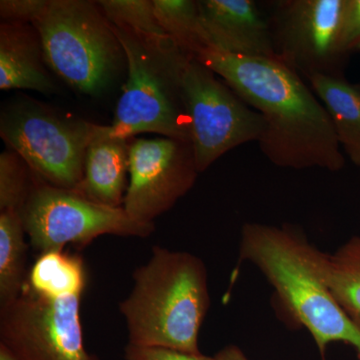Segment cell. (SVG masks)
<instances>
[{
	"instance_id": "obj_20",
	"label": "cell",
	"mask_w": 360,
	"mask_h": 360,
	"mask_svg": "<svg viewBox=\"0 0 360 360\" xmlns=\"http://www.w3.org/2000/svg\"><path fill=\"white\" fill-rule=\"evenodd\" d=\"M106 20L149 39H167L158 23L153 0H101L96 1Z\"/></svg>"
},
{
	"instance_id": "obj_26",
	"label": "cell",
	"mask_w": 360,
	"mask_h": 360,
	"mask_svg": "<svg viewBox=\"0 0 360 360\" xmlns=\"http://www.w3.org/2000/svg\"><path fill=\"white\" fill-rule=\"evenodd\" d=\"M0 360H20L6 347L0 343Z\"/></svg>"
},
{
	"instance_id": "obj_23",
	"label": "cell",
	"mask_w": 360,
	"mask_h": 360,
	"mask_svg": "<svg viewBox=\"0 0 360 360\" xmlns=\"http://www.w3.org/2000/svg\"><path fill=\"white\" fill-rule=\"evenodd\" d=\"M125 360H215L214 356L180 352L165 347H139L129 345L124 348Z\"/></svg>"
},
{
	"instance_id": "obj_21",
	"label": "cell",
	"mask_w": 360,
	"mask_h": 360,
	"mask_svg": "<svg viewBox=\"0 0 360 360\" xmlns=\"http://www.w3.org/2000/svg\"><path fill=\"white\" fill-rule=\"evenodd\" d=\"M37 176L15 151L0 155V212H21L30 198Z\"/></svg>"
},
{
	"instance_id": "obj_25",
	"label": "cell",
	"mask_w": 360,
	"mask_h": 360,
	"mask_svg": "<svg viewBox=\"0 0 360 360\" xmlns=\"http://www.w3.org/2000/svg\"><path fill=\"white\" fill-rule=\"evenodd\" d=\"M215 360H250L243 350L236 345H227L217 352Z\"/></svg>"
},
{
	"instance_id": "obj_3",
	"label": "cell",
	"mask_w": 360,
	"mask_h": 360,
	"mask_svg": "<svg viewBox=\"0 0 360 360\" xmlns=\"http://www.w3.org/2000/svg\"><path fill=\"white\" fill-rule=\"evenodd\" d=\"M207 270L196 255L155 246L134 274L120 303L129 343L200 354L198 336L210 309Z\"/></svg>"
},
{
	"instance_id": "obj_2",
	"label": "cell",
	"mask_w": 360,
	"mask_h": 360,
	"mask_svg": "<svg viewBox=\"0 0 360 360\" xmlns=\"http://www.w3.org/2000/svg\"><path fill=\"white\" fill-rule=\"evenodd\" d=\"M240 258L255 265L276 290L284 311L309 331L326 360L328 345L343 342L360 356V330L329 290V255L293 225L245 224Z\"/></svg>"
},
{
	"instance_id": "obj_18",
	"label": "cell",
	"mask_w": 360,
	"mask_h": 360,
	"mask_svg": "<svg viewBox=\"0 0 360 360\" xmlns=\"http://www.w3.org/2000/svg\"><path fill=\"white\" fill-rule=\"evenodd\" d=\"M153 6L160 27L180 51L195 58L210 51L198 1L153 0Z\"/></svg>"
},
{
	"instance_id": "obj_22",
	"label": "cell",
	"mask_w": 360,
	"mask_h": 360,
	"mask_svg": "<svg viewBox=\"0 0 360 360\" xmlns=\"http://www.w3.org/2000/svg\"><path fill=\"white\" fill-rule=\"evenodd\" d=\"M51 0H1L0 16L2 21L32 25L46 11Z\"/></svg>"
},
{
	"instance_id": "obj_15",
	"label": "cell",
	"mask_w": 360,
	"mask_h": 360,
	"mask_svg": "<svg viewBox=\"0 0 360 360\" xmlns=\"http://www.w3.org/2000/svg\"><path fill=\"white\" fill-rule=\"evenodd\" d=\"M307 80L330 116L340 148L360 167V84L345 75H316Z\"/></svg>"
},
{
	"instance_id": "obj_19",
	"label": "cell",
	"mask_w": 360,
	"mask_h": 360,
	"mask_svg": "<svg viewBox=\"0 0 360 360\" xmlns=\"http://www.w3.org/2000/svg\"><path fill=\"white\" fill-rule=\"evenodd\" d=\"M328 281L336 302L360 330V236L329 255Z\"/></svg>"
},
{
	"instance_id": "obj_12",
	"label": "cell",
	"mask_w": 360,
	"mask_h": 360,
	"mask_svg": "<svg viewBox=\"0 0 360 360\" xmlns=\"http://www.w3.org/2000/svg\"><path fill=\"white\" fill-rule=\"evenodd\" d=\"M210 51L276 58L266 14L255 0H198Z\"/></svg>"
},
{
	"instance_id": "obj_10",
	"label": "cell",
	"mask_w": 360,
	"mask_h": 360,
	"mask_svg": "<svg viewBox=\"0 0 360 360\" xmlns=\"http://www.w3.org/2000/svg\"><path fill=\"white\" fill-rule=\"evenodd\" d=\"M80 300L44 297L25 288L0 307V343L20 360H101L85 348Z\"/></svg>"
},
{
	"instance_id": "obj_7",
	"label": "cell",
	"mask_w": 360,
	"mask_h": 360,
	"mask_svg": "<svg viewBox=\"0 0 360 360\" xmlns=\"http://www.w3.org/2000/svg\"><path fill=\"white\" fill-rule=\"evenodd\" d=\"M181 92L200 174L225 153L264 135V116L198 58L187 63Z\"/></svg>"
},
{
	"instance_id": "obj_17",
	"label": "cell",
	"mask_w": 360,
	"mask_h": 360,
	"mask_svg": "<svg viewBox=\"0 0 360 360\" xmlns=\"http://www.w3.org/2000/svg\"><path fill=\"white\" fill-rule=\"evenodd\" d=\"M25 236L20 212H0V307L14 302L25 290Z\"/></svg>"
},
{
	"instance_id": "obj_1",
	"label": "cell",
	"mask_w": 360,
	"mask_h": 360,
	"mask_svg": "<svg viewBox=\"0 0 360 360\" xmlns=\"http://www.w3.org/2000/svg\"><path fill=\"white\" fill-rule=\"evenodd\" d=\"M265 120L258 141L274 165L340 172L345 165L328 110L302 77L277 58L208 51L198 58Z\"/></svg>"
},
{
	"instance_id": "obj_8",
	"label": "cell",
	"mask_w": 360,
	"mask_h": 360,
	"mask_svg": "<svg viewBox=\"0 0 360 360\" xmlns=\"http://www.w3.org/2000/svg\"><path fill=\"white\" fill-rule=\"evenodd\" d=\"M20 215L30 245L40 255L70 243L84 248L108 234L148 238L155 231V224L137 221L123 207L101 205L37 177Z\"/></svg>"
},
{
	"instance_id": "obj_11",
	"label": "cell",
	"mask_w": 360,
	"mask_h": 360,
	"mask_svg": "<svg viewBox=\"0 0 360 360\" xmlns=\"http://www.w3.org/2000/svg\"><path fill=\"white\" fill-rule=\"evenodd\" d=\"M198 174L191 142L136 139L130 146L129 182L122 207L137 221L155 224L193 188Z\"/></svg>"
},
{
	"instance_id": "obj_16",
	"label": "cell",
	"mask_w": 360,
	"mask_h": 360,
	"mask_svg": "<svg viewBox=\"0 0 360 360\" xmlns=\"http://www.w3.org/2000/svg\"><path fill=\"white\" fill-rule=\"evenodd\" d=\"M86 270L82 258L63 250L41 253L34 262L25 288L49 298L82 296Z\"/></svg>"
},
{
	"instance_id": "obj_24",
	"label": "cell",
	"mask_w": 360,
	"mask_h": 360,
	"mask_svg": "<svg viewBox=\"0 0 360 360\" xmlns=\"http://www.w3.org/2000/svg\"><path fill=\"white\" fill-rule=\"evenodd\" d=\"M342 47L349 56L360 52V0H347L342 25Z\"/></svg>"
},
{
	"instance_id": "obj_9",
	"label": "cell",
	"mask_w": 360,
	"mask_h": 360,
	"mask_svg": "<svg viewBox=\"0 0 360 360\" xmlns=\"http://www.w3.org/2000/svg\"><path fill=\"white\" fill-rule=\"evenodd\" d=\"M347 0H276L266 18L276 58L302 77L345 75L342 47Z\"/></svg>"
},
{
	"instance_id": "obj_6",
	"label": "cell",
	"mask_w": 360,
	"mask_h": 360,
	"mask_svg": "<svg viewBox=\"0 0 360 360\" xmlns=\"http://www.w3.org/2000/svg\"><path fill=\"white\" fill-rule=\"evenodd\" d=\"M103 129L30 97L11 101L0 116V135L8 148L42 182L70 191L82 184L87 148Z\"/></svg>"
},
{
	"instance_id": "obj_5",
	"label": "cell",
	"mask_w": 360,
	"mask_h": 360,
	"mask_svg": "<svg viewBox=\"0 0 360 360\" xmlns=\"http://www.w3.org/2000/svg\"><path fill=\"white\" fill-rule=\"evenodd\" d=\"M32 25L49 70L79 94L101 96L127 65L112 25L96 2L51 0Z\"/></svg>"
},
{
	"instance_id": "obj_14",
	"label": "cell",
	"mask_w": 360,
	"mask_h": 360,
	"mask_svg": "<svg viewBox=\"0 0 360 360\" xmlns=\"http://www.w3.org/2000/svg\"><path fill=\"white\" fill-rule=\"evenodd\" d=\"M131 142L113 134L110 125H103L87 148L84 179L75 191L101 205L122 207L129 182Z\"/></svg>"
},
{
	"instance_id": "obj_13",
	"label": "cell",
	"mask_w": 360,
	"mask_h": 360,
	"mask_svg": "<svg viewBox=\"0 0 360 360\" xmlns=\"http://www.w3.org/2000/svg\"><path fill=\"white\" fill-rule=\"evenodd\" d=\"M0 89L56 94V82L44 60L41 40L32 25L1 21Z\"/></svg>"
},
{
	"instance_id": "obj_4",
	"label": "cell",
	"mask_w": 360,
	"mask_h": 360,
	"mask_svg": "<svg viewBox=\"0 0 360 360\" xmlns=\"http://www.w3.org/2000/svg\"><path fill=\"white\" fill-rule=\"evenodd\" d=\"M127 59V78L110 125L112 134L131 139L158 134L191 142L182 101V75L191 56L168 37L149 39L112 25Z\"/></svg>"
}]
</instances>
